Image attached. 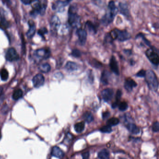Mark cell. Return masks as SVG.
I'll return each instance as SVG.
<instances>
[{
  "mask_svg": "<svg viewBox=\"0 0 159 159\" xmlns=\"http://www.w3.org/2000/svg\"><path fill=\"white\" fill-rule=\"evenodd\" d=\"M0 24H1V27H3V28H7L8 26V24L7 22H6L5 19H1V21L0 22Z\"/></svg>",
  "mask_w": 159,
  "mask_h": 159,
  "instance_id": "8d00e7d4",
  "label": "cell"
},
{
  "mask_svg": "<svg viewBox=\"0 0 159 159\" xmlns=\"http://www.w3.org/2000/svg\"><path fill=\"white\" fill-rule=\"evenodd\" d=\"M51 52L49 50L46 49H39L36 51L35 55L39 58L47 59L49 58Z\"/></svg>",
  "mask_w": 159,
  "mask_h": 159,
  "instance_id": "5bb4252c",
  "label": "cell"
},
{
  "mask_svg": "<svg viewBox=\"0 0 159 159\" xmlns=\"http://www.w3.org/2000/svg\"><path fill=\"white\" fill-rule=\"evenodd\" d=\"M131 38V36L126 30H121L115 28L110 32L106 34L105 41L106 42L111 43L114 40H118L120 42H125Z\"/></svg>",
  "mask_w": 159,
  "mask_h": 159,
  "instance_id": "6da1fadb",
  "label": "cell"
},
{
  "mask_svg": "<svg viewBox=\"0 0 159 159\" xmlns=\"http://www.w3.org/2000/svg\"><path fill=\"white\" fill-rule=\"evenodd\" d=\"M32 6L34 9V12H41L42 10V7L41 6L40 1L38 0H35L32 1Z\"/></svg>",
  "mask_w": 159,
  "mask_h": 159,
  "instance_id": "ffe728a7",
  "label": "cell"
},
{
  "mask_svg": "<svg viewBox=\"0 0 159 159\" xmlns=\"http://www.w3.org/2000/svg\"><path fill=\"white\" fill-rule=\"evenodd\" d=\"M85 27L90 33L93 34H96L97 30L96 26L90 21H87L85 23Z\"/></svg>",
  "mask_w": 159,
  "mask_h": 159,
  "instance_id": "e0dca14e",
  "label": "cell"
},
{
  "mask_svg": "<svg viewBox=\"0 0 159 159\" xmlns=\"http://www.w3.org/2000/svg\"><path fill=\"white\" fill-rule=\"evenodd\" d=\"M51 154V155L55 157L58 158H62L64 156V155L63 151L60 148L58 147L57 146L54 147L52 148Z\"/></svg>",
  "mask_w": 159,
  "mask_h": 159,
  "instance_id": "9a60e30c",
  "label": "cell"
},
{
  "mask_svg": "<svg viewBox=\"0 0 159 159\" xmlns=\"http://www.w3.org/2000/svg\"><path fill=\"white\" fill-rule=\"evenodd\" d=\"M61 22L59 17L56 16H52L51 20V28L52 32L56 33L60 26Z\"/></svg>",
  "mask_w": 159,
  "mask_h": 159,
  "instance_id": "ba28073f",
  "label": "cell"
},
{
  "mask_svg": "<svg viewBox=\"0 0 159 159\" xmlns=\"http://www.w3.org/2000/svg\"><path fill=\"white\" fill-rule=\"evenodd\" d=\"M76 34L78 36V41L80 45L82 46L85 45L86 42L87 37V33L86 30L82 28H79L77 30Z\"/></svg>",
  "mask_w": 159,
  "mask_h": 159,
  "instance_id": "8992f818",
  "label": "cell"
},
{
  "mask_svg": "<svg viewBox=\"0 0 159 159\" xmlns=\"http://www.w3.org/2000/svg\"><path fill=\"white\" fill-rule=\"evenodd\" d=\"M152 130L154 132H158L159 130V124L158 121H156L154 123L152 126Z\"/></svg>",
  "mask_w": 159,
  "mask_h": 159,
  "instance_id": "e575fe53",
  "label": "cell"
},
{
  "mask_svg": "<svg viewBox=\"0 0 159 159\" xmlns=\"http://www.w3.org/2000/svg\"><path fill=\"white\" fill-rule=\"evenodd\" d=\"M39 69L41 72L43 73H48L51 71V67L48 63L43 64L39 67Z\"/></svg>",
  "mask_w": 159,
  "mask_h": 159,
  "instance_id": "4316f807",
  "label": "cell"
},
{
  "mask_svg": "<svg viewBox=\"0 0 159 159\" xmlns=\"http://www.w3.org/2000/svg\"><path fill=\"white\" fill-rule=\"evenodd\" d=\"M69 25L72 27H75L80 25V17L77 14V8L76 5L70 6L68 10V19Z\"/></svg>",
  "mask_w": 159,
  "mask_h": 159,
  "instance_id": "3957f363",
  "label": "cell"
},
{
  "mask_svg": "<svg viewBox=\"0 0 159 159\" xmlns=\"http://www.w3.org/2000/svg\"><path fill=\"white\" fill-rule=\"evenodd\" d=\"M23 95V92L22 90L18 89L14 90L12 96V98L14 100H17L22 98Z\"/></svg>",
  "mask_w": 159,
  "mask_h": 159,
  "instance_id": "83f0119b",
  "label": "cell"
},
{
  "mask_svg": "<svg viewBox=\"0 0 159 159\" xmlns=\"http://www.w3.org/2000/svg\"><path fill=\"white\" fill-rule=\"evenodd\" d=\"M71 55L72 56L75 58H80L81 57V52L80 50L77 49H74L72 50Z\"/></svg>",
  "mask_w": 159,
  "mask_h": 159,
  "instance_id": "836d02e7",
  "label": "cell"
},
{
  "mask_svg": "<svg viewBox=\"0 0 159 159\" xmlns=\"http://www.w3.org/2000/svg\"><path fill=\"white\" fill-rule=\"evenodd\" d=\"M82 157L84 159H88L89 158L90 153L89 152H85L82 154Z\"/></svg>",
  "mask_w": 159,
  "mask_h": 159,
  "instance_id": "ab89813d",
  "label": "cell"
},
{
  "mask_svg": "<svg viewBox=\"0 0 159 159\" xmlns=\"http://www.w3.org/2000/svg\"><path fill=\"white\" fill-rule=\"evenodd\" d=\"M100 131L102 133H110L112 131V129L111 127L109 125H105L102 127L100 129Z\"/></svg>",
  "mask_w": 159,
  "mask_h": 159,
  "instance_id": "d6a6232c",
  "label": "cell"
},
{
  "mask_svg": "<svg viewBox=\"0 0 159 159\" xmlns=\"http://www.w3.org/2000/svg\"><path fill=\"white\" fill-rule=\"evenodd\" d=\"M19 55L16 49L13 48H10L6 52V58L10 62L14 61L19 59Z\"/></svg>",
  "mask_w": 159,
  "mask_h": 159,
  "instance_id": "52a82bcc",
  "label": "cell"
},
{
  "mask_svg": "<svg viewBox=\"0 0 159 159\" xmlns=\"http://www.w3.org/2000/svg\"><path fill=\"white\" fill-rule=\"evenodd\" d=\"M109 77H110V74L108 71H104L103 72L101 77V81L103 84L106 85L108 84Z\"/></svg>",
  "mask_w": 159,
  "mask_h": 159,
  "instance_id": "44dd1931",
  "label": "cell"
},
{
  "mask_svg": "<svg viewBox=\"0 0 159 159\" xmlns=\"http://www.w3.org/2000/svg\"><path fill=\"white\" fill-rule=\"evenodd\" d=\"M146 71H145L144 70H141L138 72L137 74H136V76L139 77H145V75H146Z\"/></svg>",
  "mask_w": 159,
  "mask_h": 159,
  "instance_id": "d590c367",
  "label": "cell"
},
{
  "mask_svg": "<svg viewBox=\"0 0 159 159\" xmlns=\"http://www.w3.org/2000/svg\"><path fill=\"white\" fill-rule=\"evenodd\" d=\"M119 8L121 13L126 17L129 16V10L127 5L125 3H119Z\"/></svg>",
  "mask_w": 159,
  "mask_h": 159,
  "instance_id": "2e32d148",
  "label": "cell"
},
{
  "mask_svg": "<svg viewBox=\"0 0 159 159\" xmlns=\"http://www.w3.org/2000/svg\"><path fill=\"white\" fill-rule=\"evenodd\" d=\"M138 38H141L142 40L144 42V44L147 45V46H151V42L149 40H147V39L146 38V37L145 36V35L142 33H140L139 34H138L135 36V39Z\"/></svg>",
  "mask_w": 159,
  "mask_h": 159,
  "instance_id": "f1b7e54d",
  "label": "cell"
},
{
  "mask_svg": "<svg viewBox=\"0 0 159 159\" xmlns=\"http://www.w3.org/2000/svg\"><path fill=\"white\" fill-rule=\"evenodd\" d=\"M85 127V123L84 122L82 121L76 123L74 125V129L75 131L77 133H81L83 131Z\"/></svg>",
  "mask_w": 159,
  "mask_h": 159,
  "instance_id": "603a6c76",
  "label": "cell"
},
{
  "mask_svg": "<svg viewBox=\"0 0 159 159\" xmlns=\"http://www.w3.org/2000/svg\"><path fill=\"white\" fill-rule=\"evenodd\" d=\"M145 77L150 89L153 91H156L158 88V81L154 72L151 70H148L146 71Z\"/></svg>",
  "mask_w": 159,
  "mask_h": 159,
  "instance_id": "277c9868",
  "label": "cell"
},
{
  "mask_svg": "<svg viewBox=\"0 0 159 159\" xmlns=\"http://www.w3.org/2000/svg\"><path fill=\"white\" fill-rule=\"evenodd\" d=\"M83 118L84 121L88 123L92 122L94 119V117L93 116L92 113L90 112H88V111L84 113Z\"/></svg>",
  "mask_w": 159,
  "mask_h": 159,
  "instance_id": "cb8c5ba5",
  "label": "cell"
},
{
  "mask_svg": "<svg viewBox=\"0 0 159 159\" xmlns=\"http://www.w3.org/2000/svg\"><path fill=\"white\" fill-rule=\"evenodd\" d=\"M68 4L69 3H68L66 1H58L53 4L52 9L53 10H57L58 12H62L64 11V8L67 6Z\"/></svg>",
  "mask_w": 159,
  "mask_h": 159,
  "instance_id": "8fae6325",
  "label": "cell"
},
{
  "mask_svg": "<svg viewBox=\"0 0 159 159\" xmlns=\"http://www.w3.org/2000/svg\"><path fill=\"white\" fill-rule=\"evenodd\" d=\"M137 86V84L136 83V82L131 78L128 77L125 80L124 87L125 89L127 90L128 92H131L133 88Z\"/></svg>",
  "mask_w": 159,
  "mask_h": 159,
  "instance_id": "4fadbf2b",
  "label": "cell"
},
{
  "mask_svg": "<svg viewBox=\"0 0 159 159\" xmlns=\"http://www.w3.org/2000/svg\"><path fill=\"white\" fill-rule=\"evenodd\" d=\"M110 67L111 70L116 75L119 74V69L118 64L117 60L114 56H112L110 60Z\"/></svg>",
  "mask_w": 159,
  "mask_h": 159,
  "instance_id": "7c38bea8",
  "label": "cell"
},
{
  "mask_svg": "<svg viewBox=\"0 0 159 159\" xmlns=\"http://www.w3.org/2000/svg\"><path fill=\"white\" fill-rule=\"evenodd\" d=\"M78 65L77 63L73 62H68L65 65V68L68 71H73L78 69Z\"/></svg>",
  "mask_w": 159,
  "mask_h": 159,
  "instance_id": "ac0fdd59",
  "label": "cell"
},
{
  "mask_svg": "<svg viewBox=\"0 0 159 159\" xmlns=\"http://www.w3.org/2000/svg\"><path fill=\"white\" fill-rule=\"evenodd\" d=\"M29 29L27 33V36L29 38H32L35 35L36 28L33 23H29Z\"/></svg>",
  "mask_w": 159,
  "mask_h": 159,
  "instance_id": "7402d4cb",
  "label": "cell"
},
{
  "mask_svg": "<svg viewBox=\"0 0 159 159\" xmlns=\"http://www.w3.org/2000/svg\"><path fill=\"white\" fill-rule=\"evenodd\" d=\"M114 95V91L112 89L107 88L101 92V96L106 102H108L112 99Z\"/></svg>",
  "mask_w": 159,
  "mask_h": 159,
  "instance_id": "30bf717a",
  "label": "cell"
},
{
  "mask_svg": "<svg viewBox=\"0 0 159 159\" xmlns=\"http://www.w3.org/2000/svg\"><path fill=\"white\" fill-rule=\"evenodd\" d=\"M110 153L108 150L104 149L100 151L98 154V157L100 159H107L109 158Z\"/></svg>",
  "mask_w": 159,
  "mask_h": 159,
  "instance_id": "d4e9b609",
  "label": "cell"
},
{
  "mask_svg": "<svg viewBox=\"0 0 159 159\" xmlns=\"http://www.w3.org/2000/svg\"><path fill=\"white\" fill-rule=\"evenodd\" d=\"M127 129L132 134H137L140 133V130L139 127L133 123H129L127 125Z\"/></svg>",
  "mask_w": 159,
  "mask_h": 159,
  "instance_id": "d6986e66",
  "label": "cell"
},
{
  "mask_svg": "<svg viewBox=\"0 0 159 159\" xmlns=\"http://www.w3.org/2000/svg\"><path fill=\"white\" fill-rule=\"evenodd\" d=\"M146 56L149 60L154 65H158L159 63L158 49L153 46H150L145 52Z\"/></svg>",
  "mask_w": 159,
  "mask_h": 159,
  "instance_id": "5b68a950",
  "label": "cell"
},
{
  "mask_svg": "<svg viewBox=\"0 0 159 159\" xmlns=\"http://www.w3.org/2000/svg\"><path fill=\"white\" fill-rule=\"evenodd\" d=\"M21 1H22V3H23L26 5L29 4L31 3L32 1V0H21Z\"/></svg>",
  "mask_w": 159,
  "mask_h": 159,
  "instance_id": "60d3db41",
  "label": "cell"
},
{
  "mask_svg": "<svg viewBox=\"0 0 159 159\" xmlns=\"http://www.w3.org/2000/svg\"><path fill=\"white\" fill-rule=\"evenodd\" d=\"M66 1H67L68 3H71V2L72 1V0H66Z\"/></svg>",
  "mask_w": 159,
  "mask_h": 159,
  "instance_id": "7bdbcfd3",
  "label": "cell"
},
{
  "mask_svg": "<svg viewBox=\"0 0 159 159\" xmlns=\"http://www.w3.org/2000/svg\"><path fill=\"white\" fill-rule=\"evenodd\" d=\"M92 1H95V2H96H96H97V1H99V0H92Z\"/></svg>",
  "mask_w": 159,
  "mask_h": 159,
  "instance_id": "ee69618b",
  "label": "cell"
},
{
  "mask_svg": "<svg viewBox=\"0 0 159 159\" xmlns=\"http://www.w3.org/2000/svg\"><path fill=\"white\" fill-rule=\"evenodd\" d=\"M33 84L34 86L36 88H39L43 86L45 83V79L43 75L41 74H38L33 77L32 80Z\"/></svg>",
  "mask_w": 159,
  "mask_h": 159,
  "instance_id": "9c48e42d",
  "label": "cell"
},
{
  "mask_svg": "<svg viewBox=\"0 0 159 159\" xmlns=\"http://www.w3.org/2000/svg\"><path fill=\"white\" fill-rule=\"evenodd\" d=\"M1 77L3 81H6L9 77V73L7 70L3 69L1 72Z\"/></svg>",
  "mask_w": 159,
  "mask_h": 159,
  "instance_id": "4dcf8cb0",
  "label": "cell"
},
{
  "mask_svg": "<svg viewBox=\"0 0 159 159\" xmlns=\"http://www.w3.org/2000/svg\"><path fill=\"white\" fill-rule=\"evenodd\" d=\"M119 109L121 111H124L127 110L128 108V105L125 101H123L119 104Z\"/></svg>",
  "mask_w": 159,
  "mask_h": 159,
  "instance_id": "1f68e13d",
  "label": "cell"
},
{
  "mask_svg": "<svg viewBox=\"0 0 159 159\" xmlns=\"http://www.w3.org/2000/svg\"><path fill=\"white\" fill-rule=\"evenodd\" d=\"M121 91L120 90H118L117 93H116V101L114 103H113V104H112V108H115L117 106H118L119 100L121 99Z\"/></svg>",
  "mask_w": 159,
  "mask_h": 159,
  "instance_id": "484cf974",
  "label": "cell"
},
{
  "mask_svg": "<svg viewBox=\"0 0 159 159\" xmlns=\"http://www.w3.org/2000/svg\"><path fill=\"white\" fill-rule=\"evenodd\" d=\"M119 122V120L117 118H112L108 120L107 121V125H109L110 127L115 126L118 124Z\"/></svg>",
  "mask_w": 159,
  "mask_h": 159,
  "instance_id": "f546056e",
  "label": "cell"
},
{
  "mask_svg": "<svg viewBox=\"0 0 159 159\" xmlns=\"http://www.w3.org/2000/svg\"><path fill=\"white\" fill-rule=\"evenodd\" d=\"M3 88L1 87H0V95H1V93H3Z\"/></svg>",
  "mask_w": 159,
  "mask_h": 159,
  "instance_id": "b9f144b4",
  "label": "cell"
},
{
  "mask_svg": "<svg viewBox=\"0 0 159 159\" xmlns=\"http://www.w3.org/2000/svg\"><path fill=\"white\" fill-rule=\"evenodd\" d=\"M110 115V113L109 112H108V111H106V112H103L102 113V118L103 119H106L108 118Z\"/></svg>",
  "mask_w": 159,
  "mask_h": 159,
  "instance_id": "f35d334b",
  "label": "cell"
},
{
  "mask_svg": "<svg viewBox=\"0 0 159 159\" xmlns=\"http://www.w3.org/2000/svg\"><path fill=\"white\" fill-rule=\"evenodd\" d=\"M47 33V29L46 28H42L38 31V34L41 36H43Z\"/></svg>",
  "mask_w": 159,
  "mask_h": 159,
  "instance_id": "74e56055",
  "label": "cell"
},
{
  "mask_svg": "<svg viewBox=\"0 0 159 159\" xmlns=\"http://www.w3.org/2000/svg\"><path fill=\"white\" fill-rule=\"evenodd\" d=\"M108 8V11L101 19V23L105 26L108 25L109 24L113 22L118 11V9L116 6L115 2L113 1H109Z\"/></svg>",
  "mask_w": 159,
  "mask_h": 159,
  "instance_id": "7a4b0ae2",
  "label": "cell"
}]
</instances>
